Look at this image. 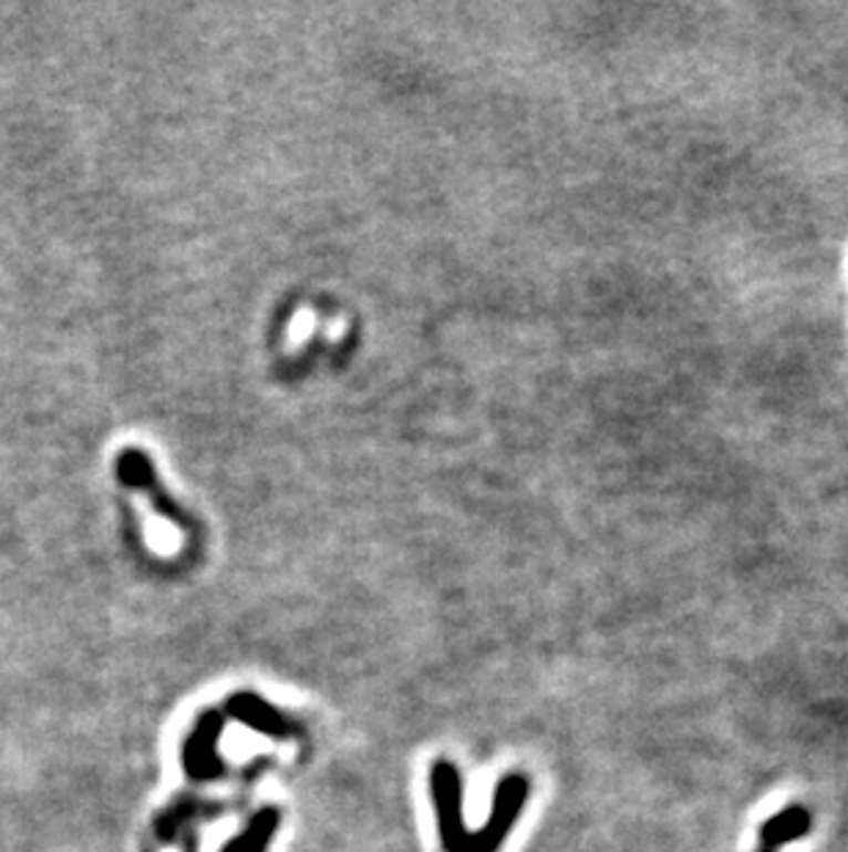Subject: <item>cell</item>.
Instances as JSON below:
<instances>
[{
  "label": "cell",
  "instance_id": "cell-1",
  "mask_svg": "<svg viewBox=\"0 0 848 852\" xmlns=\"http://www.w3.org/2000/svg\"><path fill=\"white\" fill-rule=\"evenodd\" d=\"M116 478L127 489L144 494L155 516L166 519L168 524L179 527L183 533L199 535V524H196V519L185 511L183 502H177L172 494H168L166 483H163V478L157 475L155 461H152L144 450L124 448L116 459Z\"/></svg>",
  "mask_w": 848,
  "mask_h": 852
},
{
  "label": "cell",
  "instance_id": "cell-2",
  "mask_svg": "<svg viewBox=\"0 0 848 852\" xmlns=\"http://www.w3.org/2000/svg\"><path fill=\"white\" fill-rule=\"evenodd\" d=\"M430 792H433L441 848L444 852H466L472 833L463 822V783L452 761H435L430 770Z\"/></svg>",
  "mask_w": 848,
  "mask_h": 852
},
{
  "label": "cell",
  "instance_id": "cell-3",
  "mask_svg": "<svg viewBox=\"0 0 848 852\" xmlns=\"http://www.w3.org/2000/svg\"><path fill=\"white\" fill-rule=\"evenodd\" d=\"M529 794V781L518 772L513 776H505L496 787L494 794V809H490L488 822L479 828L477 833H472L468 839V850L466 852H496L501 848L510 831L516 828L518 814H521L524 803H527Z\"/></svg>",
  "mask_w": 848,
  "mask_h": 852
},
{
  "label": "cell",
  "instance_id": "cell-4",
  "mask_svg": "<svg viewBox=\"0 0 848 852\" xmlns=\"http://www.w3.org/2000/svg\"><path fill=\"white\" fill-rule=\"evenodd\" d=\"M224 709H210V712L201 715L194 729H190L188 739H185L183 745V767L190 781L207 783L229 776V772H226L229 770L226 761L215 753V750H218L220 733H224Z\"/></svg>",
  "mask_w": 848,
  "mask_h": 852
},
{
  "label": "cell",
  "instance_id": "cell-5",
  "mask_svg": "<svg viewBox=\"0 0 848 852\" xmlns=\"http://www.w3.org/2000/svg\"><path fill=\"white\" fill-rule=\"evenodd\" d=\"M226 718H235L237 723H246L248 729L265 733L270 739H292L301 737V726L296 720L285 718L276 707H270L268 701H262L254 692H237L229 701L224 704Z\"/></svg>",
  "mask_w": 848,
  "mask_h": 852
},
{
  "label": "cell",
  "instance_id": "cell-6",
  "mask_svg": "<svg viewBox=\"0 0 848 852\" xmlns=\"http://www.w3.org/2000/svg\"><path fill=\"white\" fill-rule=\"evenodd\" d=\"M810 825H813L810 811L802 809V805H790V809L779 811L777 817H772V820L761 828L763 848L777 850L783 848V844L796 842V839L807 836Z\"/></svg>",
  "mask_w": 848,
  "mask_h": 852
},
{
  "label": "cell",
  "instance_id": "cell-7",
  "mask_svg": "<svg viewBox=\"0 0 848 852\" xmlns=\"http://www.w3.org/2000/svg\"><path fill=\"white\" fill-rule=\"evenodd\" d=\"M279 822H281L279 809L257 811L254 820L248 822L246 831L237 833V836L231 839V842L220 852H268L276 831H279Z\"/></svg>",
  "mask_w": 848,
  "mask_h": 852
},
{
  "label": "cell",
  "instance_id": "cell-8",
  "mask_svg": "<svg viewBox=\"0 0 848 852\" xmlns=\"http://www.w3.org/2000/svg\"><path fill=\"white\" fill-rule=\"evenodd\" d=\"M761 852H777V850H766V848H763V850H761Z\"/></svg>",
  "mask_w": 848,
  "mask_h": 852
}]
</instances>
